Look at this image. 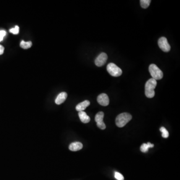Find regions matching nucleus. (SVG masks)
Wrapping results in <instances>:
<instances>
[{
    "instance_id": "f257e3e1",
    "label": "nucleus",
    "mask_w": 180,
    "mask_h": 180,
    "mask_svg": "<svg viewBox=\"0 0 180 180\" xmlns=\"http://www.w3.org/2000/svg\"><path fill=\"white\" fill-rule=\"evenodd\" d=\"M157 83L156 80L151 78L145 84V95L148 98H152L155 95L154 89Z\"/></svg>"
},
{
    "instance_id": "f03ea898",
    "label": "nucleus",
    "mask_w": 180,
    "mask_h": 180,
    "mask_svg": "<svg viewBox=\"0 0 180 180\" xmlns=\"http://www.w3.org/2000/svg\"><path fill=\"white\" fill-rule=\"evenodd\" d=\"M132 118V116L131 114L127 113H123L119 114L117 116L116 119V124L119 128H122L130 121Z\"/></svg>"
},
{
    "instance_id": "7ed1b4c3",
    "label": "nucleus",
    "mask_w": 180,
    "mask_h": 180,
    "mask_svg": "<svg viewBox=\"0 0 180 180\" xmlns=\"http://www.w3.org/2000/svg\"><path fill=\"white\" fill-rule=\"evenodd\" d=\"M149 71L153 79L155 80L162 79L163 77L162 71L155 64H152L150 65Z\"/></svg>"
},
{
    "instance_id": "20e7f679",
    "label": "nucleus",
    "mask_w": 180,
    "mask_h": 180,
    "mask_svg": "<svg viewBox=\"0 0 180 180\" xmlns=\"http://www.w3.org/2000/svg\"><path fill=\"white\" fill-rule=\"evenodd\" d=\"M108 73L113 77H119L122 74V70L114 63H109L107 67Z\"/></svg>"
},
{
    "instance_id": "39448f33",
    "label": "nucleus",
    "mask_w": 180,
    "mask_h": 180,
    "mask_svg": "<svg viewBox=\"0 0 180 180\" xmlns=\"http://www.w3.org/2000/svg\"><path fill=\"white\" fill-rule=\"evenodd\" d=\"M160 48L165 52H168L170 51L171 46L168 42L167 38L161 37L159 39L158 42Z\"/></svg>"
},
{
    "instance_id": "423d86ee",
    "label": "nucleus",
    "mask_w": 180,
    "mask_h": 180,
    "mask_svg": "<svg viewBox=\"0 0 180 180\" xmlns=\"http://www.w3.org/2000/svg\"><path fill=\"white\" fill-rule=\"evenodd\" d=\"M104 117V113L103 112H100L96 114L95 116V121L97 123L98 127L102 130L105 129V124L103 122V119Z\"/></svg>"
},
{
    "instance_id": "0eeeda50",
    "label": "nucleus",
    "mask_w": 180,
    "mask_h": 180,
    "mask_svg": "<svg viewBox=\"0 0 180 180\" xmlns=\"http://www.w3.org/2000/svg\"><path fill=\"white\" fill-rule=\"evenodd\" d=\"M107 59V55L105 53H102L97 57L95 61V63L97 66L102 67L105 64Z\"/></svg>"
},
{
    "instance_id": "6e6552de",
    "label": "nucleus",
    "mask_w": 180,
    "mask_h": 180,
    "mask_svg": "<svg viewBox=\"0 0 180 180\" xmlns=\"http://www.w3.org/2000/svg\"><path fill=\"white\" fill-rule=\"evenodd\" d=\"M97 101L100 105L103 106H107L109 104V98L107 95L103 93L98 96Z\"/></svg>"
},
{
    "instance_id": "1a4fd4ad",
    "label": "nucleus",
    "mask_w": 180,
    "mask_h": 180,
    "mask_svg": "<svg viewBox=\"0 0 180 180\" xmlns=\"http://www.w3.org/2000/svg\"><path fill=\"white\" fill-rule=\"evenodd\" d=\"M83 147V145L81 143L76 142H74L70 145L69 146V149L71 151L76 152V151H79L81 150Z\"/></svg>"
},
{
    "instance_id": "9d476101",
    "label": "nucleus",
    "mask_w": 180,
    "mask_h": 180,
    "mask_svg": "<svg viewBox=\"0 0 180 180\" xmlns=\"http://www.w3.org/2000/svg\"><path fill=\"white\" fill-rule=\"evenodd\" d=\"M67 98V94L66 92L61 93L59 94L58 96H57L55 100L56 104L57 105H60V104L63 103L66 100Z\"/></svg>"
},
{
    "instance_id": "9b49d317",
    "label": "nucleus",
    "mask_w": 180,
    "mask_h": 180,
    "mask_svg": "<svg viewBox=\"0 0 180 180\" xmlns=\"http://www.w3.org/2000/svg\"><path fill=\"white\" fill-rule=\"evenodd\" d=\"M90 105V101H88V100H85V101H83L82 102L80 103L78 105H77L76 107V109L78 112L83 111L87 108Z\"/></svg>"
},
{
    "instance_id": "f8f14e48",
    "label": "nucleus",
    "mask_w": 180,
    "mask_h": 180,
    "mask_svg": "<svg viewBox=\"0 0 180 180\" xmlns=\"http://www.w3.org/2000/svg\"><path fill=\"white\" fill-rule=\"evenodd\" d=\"M78 115L79 116L80 120L83 122V123H88L91 120V119L87 115V114H86V112H84V111L79 112Z\"/></svg>"
},
{
    "instance_id": "ddd939ff",
    "label": "nucleus",
    "mask_w": 180,
    "mask_h": 180,
    "mask_svg": "<svg viewBox=\"0 0 180 180\" xmlns=\"http://www.w3.org/2000/svg\"><path fill=\"white\" fill-rule=\"evenodd\" d=\"M154 146V145L151 144V143H147V144H143L140 148V150L141 152L143 153L147 152L148 151V150L150 148H153Z\"/></svg>"
},
{
    "instance_id": "4468645a",
    "label": "nucleus",
    "mask_w": 180,
    "mask_h": 180,
    "mask_svg": "<svg viewBox=\"0 0 180 180\" xmlns=\"http://www.w3.org/2000/svg\"><path fill=\"white\" fill-rule=\"evenodd\" d=\"M32 46V43L31 41L29 42H25L24 41H22L20 43V47L24 49H29Z\"/></svg>"
},
{
    "instance_id": "2eb2a0df",
    "label": "nucleus",
    "mask_w": 180,
    "mask_h": 180,
    "mask_svg": "<svg viewBox=\"0 0 180 180\" xmlns=\"http://www.w3.org/2000/svg\"><path fill=\"white\" fill-rule=\"evenodd\" d=\"M151 0H141L140 1V4L142 8L144 9L148 8L150 3H151Z\"/></svg>"
},
{
    "instance_id": "dca6fc26",
    "label": "nucleus",
    "mask_w": 180,
    "mask_h": 180,
    "mask_svg": "<svg viewBox=\"0 0 180 180\" xmlns=\"http://www.w3.org/2000/svg\"><path fill=\"white\" fill-rule=\"evenodd\" d=\"M160 131L162 133V136L164 138H167L169 136V132L165 128H164V127H162L160 129Z\"/></svg>"
},
{
    "instance_id": "f3484780",
    "label": "nucleus",
    "mask_w": 180,
    "mask_h": 180,
    "mask_svg": "<svg viewBox=\"0 0 180 180\" xmlns=\"http://www.w3.org/2000/svg\"><path fill=\"white\" fill-rule=\"evenodd\" d=\"M10 32L13 34H18L19 33V27L18 26H15V28H12L10 30Z\"/></svg>"
},
{
    "instance_id": "a211bd4d",
    "label": "nucleus",
    "mask_w": 180,
    "mask_h": 180,
    "mask_svg": "<svg viewBox=\"0 0 180 180\" xmlns=\"http://www.w3.org/2000/svg\"><path fill=\"white\" fill-rule=\"evenodd\" d=\"M115 178L117 180H124L123 176L122 175V174H120V173H119V172H115Z\"/></svg>"
},
{
    "instance_id": "6ab92c4d",
    "label": "nucleus",
    "mask_w": 180,
    "mask_h": 180,
    "mask_svg": "<svg viewBox=\"0 0 180 180\" xmlns=\"http://www.w3.org/2000/svg\"><path fill=\"white\" fill-rule=\"evenodd\" d=\"M6 35V32L4 30L0 31V42L3 41V38Z\"/></svg>"
},
{
    "instance_id": "aec40b11",
    "label": "nucleus",
    "mask_w": 180,
    "mask_h": 180,
    "mask_svg": "<svg viewBox=\"0 0 180 180\" xmlns=\"http://www.w3.org/2000/svg\"><path fill=\"white\" fill-rule=\"evenodd\" d=\"M4 50H5V48H4L3 46L0 45V55H1L3 54Z\"/></svg>"
}]
</instances>
